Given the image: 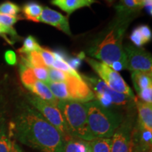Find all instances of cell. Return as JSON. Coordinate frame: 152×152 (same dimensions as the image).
<instances>
[{
	"instance_id": "25",
	"label": "cell",
	"mask_w": 152,
	"mask_h": 152,
	"mask_svg": "<svg viewBox=\"0 0 152 152\" xmlns=\"http://www.w3.org/2000/svg\"><path fill=\"white\" fill-rule=\"evenodd\" d=\"M52 68H54L55 69L57 70H59V71L66 72V73H70L77 77H81V75L77 73V71H76V70L73 69V68H71L66 62L54 60V61L52 64Z\"/></svg>"
},
{
	"instance_id": "29",
	"label": "cell",
	"mask_w": 152,
	"mask_h": 152,
	"mask_svg": "<svg viewBox=\"0 0 152 152\" xmlns=\"http://www.w3.org/2000/svg\"><path fill=\"white\" fill-rule=\"evenodd\" d=\"M18 20L16 16H11L9 15L0 13V25L4 27H13Z\"/></svg>"
},
{
	"instance_id": "9",
	"label": "cell",
	"mask_w": 152,
	"mask_h": 152,
	"mask_svg": "<svg viewBox=\"0 0 152 152\" xmlns=\"http://www.w3.org/2000/svg\"><path fill=\"white\" fill-rule=\"evenodd\" d=\"M81 77L90 87L91 90L94 93V95L98 93H104L108 94L113 99L114 106H126L131 101L133 100L132 98L127 95L121 94L113 90L109 87H108L102 80L97 77L89 75H81Z\"/></svg>"
},
{
	"instance_id": "18",
	"label": "cell",
	"mask_w": 152,
	"mask_h": 152,
	"mask_svg": "<svg viewBox=\"0 0 152 152\" xmlns=\"http://www.w3.org/2000/svg\"><path fill=\"white\" fill-rule=\"evenodd\" d=\"M43 7L35 1L26 3L23 7V12L26 19L34 22H39Z\"/></svg>"
},
{
	"instance_id": "10",
	"label": "cell",
	"mask_w": 152,
	"mask_h": 152,
	"mask_svg": "<svg viewBox=\"0 0 152 152\" xmlns=\"http://www.w3.org/2000/svg\"><path fill=\"white\" fill-rule=\"evenodd\" d=\"M111 152H131L133 147L132 132L127 124L121 125L111 137Z\"/></svg>"
},
{
	"instance_id": "7",
	"label": "cell",
	"mask_w": 152,
	"mask_h": 152,
	"mask_svg": "<svg viewBox=\"0 0 152 152\" xmlns=\"http://www.w3.org/2000/svg\"><path fill=\"white\" fill-rule=\"evenodd\" d=\"M28 99L33 107L61 134L64 140H67L72 136L61 112L56 106L37 96L32 95L29 96Z\"/></svg>"
},
{
	"instance_id": "35",
	"label": "cell",
	"mask_w": 152,
	"mask_h": 152,
	"mask_svg": "<svg viewBox=\"0 0 152 152\" xmlns=\"http://www.w3.org/2000/svg\"><path fill=\"white\" fill-rule=\"evenodd\" d=\"M131 152H142V151L141 149H140V147H139L137 144L134 143V142H133V147H132V151Z\"/></svg>"
},
{
	"instance_id": "22",
	"label": "cell",
	"mask_w": 152,
	"mask_h": 152,
	"mask_svg": "<svg viewBox=\"0 0 152 152\" xmlns=\"http://www.w3.org/2000/svg\"><path fill=\"white\" fill-rule=\"evenodd\" d=\"M41 48L42 47L38 44L35 38L33 36L30 35L25 39L23 45L21 48L18 49V52L20 55H24L34 51H39Z\"/></svg>"
},
{
	"instance_id": "23",
	"label": "cell",
	"mask_w": 152,
	"mask_h": 152,
	"mask_svg": "<svg viewBox=\"0 0 152 152\" xmlns=\"http://www.w3.org/2000/svg\"><path fill=\"white\" fill-rule=\"evenodd\" d=\"M20 11V7L16 4L11 1H5L0 4V13L3 14L9 15L11 16H16Z\"/></svg>"
},
{
	"instance_id": "38",
	"label": "cell",
	"mask_w": 152,
	"mask_h": 152,
	"mask_svg": "<svg viewBox=\"0 0 152 152\" xmlns=\"http://www.w3.org/2000/svg\"><path fill=\"white\" fill-rule=\"evenodd\" d=\"M11 152H18V151H11Z\"/></svg>"
},
{
	"instance_id": "17",
	"label": "cell",
	"mask_w": 152,
	"mask_h": 152,
	"mask_svg": "<svg viewBox=\"0 0 152 152\" xmlns=\"http://www.w3.org/2000/svg\"><path fill=\"white\" fill-rule=\"evenodd\" d=\"M115 8L121 18H127L128 15L138 11L142 7L136 0H120Z\"/></svg>"
},
{
	"instance_id": "33",
	"label": "cell",
	"mask_w": 152,
	"mask_h": 152,
	"mask_svg": "<svg viewBox=\"0 0 152 152\" xmlns=\"http://www.w3.org/2000/svg\"><path fill=\"white\" fill-rule=\"evenodd\" d=\"M5 34L7 35H11V37H16L17 34L16 33V30L13 27H4L0 25V35H4Z\"/></svg>"
},
{
	"instance_id": "8",
	"label": "cell",
	"mask_w": 152,
	"mask_h": 152,
	"mask_svg": "<svg viewBox=\"0 0 152 152\" xmlns=\"http://www.w3.org/2000/svg\"><path fill=\"white\" fill-rule=\"evenodd\" d=\"M125 57V69L152 73L151 55L143 48L127 45L123 47Z\"/></svg>"
},
{
	"instance_id": "27",
	"label": "cell",
	"mask_w": 152,
	"mask_h": 152,
	"mask_svg": "<svg viewBox=\"0 0 152 152\" xmlns=\"http://www.w3.org/2000/svg\"><path fill=\"white\" fill-rule=\"evenodd\" d=\"M42 57L44 62L47 68H52L53 63H54L55 58L54 55L52 54V52H51L49 49H44L42 47L40 50L39 51Z\"/></svg>"
},
{
	"instance_id": "5",
	"label": "cell",
	"mask_w": 152,
	"mask_h": 152,
	"mask_svg": "<svg viewBox=\"0 0 152 152\" xmlns=\"http://www.w3.org/2000/svg\"><path fill=\"white\" fill-rule=\"evenodd\" d=\"M58 100H71L87 103L94 100V95L90 87L81 77L66 73L63 82H52L49 80L45 83Z\"/></svg>"
},
{
	"instance_id": "6",
	"label": "cell",
	"mask_w": 152,
	"mask_h": 152,
	"mask_svg": "<svg viewBox=\"0 0 152 152\" xmlns=\"http://www.w3.org/2000/svg\"><path fill=\"white\" fill-rule=\"evenodd\" d=\"M86 61L108 87L115 92L127 95L132 99L136 100L131 88L117 71H115L104 63L98 61L94 58H86Z\"/></svg>"
},
{
	"instance_id": "16",
	"label": "cell",
	"mask_w": 152,
	"mask_h": 152,
	"mask_svg": "<svg viewBox=\"0 0 152 152\" xmlns=\"http://www.w3.org/2000/svg\"><path fill=\"white\" fill-rule=\"evenodd\" d=\"M131 76L134 87L137 93L152 86L151 73L142 71H133Z\"/></svg>"
},
{
	"instance_id": "26",
	"label": "cell",
	"mask_w": 152,
	"mask_h": 152,
	"mask_svg": "<svg viewBox=\"0 0 152 152\" xmlns=\"http://www.w3.org/2000/svg\"><path fill=\"white\" fill-rule=\"evenodd\" d=\"M130 39L132 42L133 44L135 45L136 47H142V45H145L147 43V40L145 39V38L144 37V36L142 35V33H140V30L138 29V27L134 28L133 30L130 35Z\"/></svg>"
},
{
	"instance_id": "31",
	"label": "cell",
	"mask_w": 152,
	"mask_h": 152,
	"mask_svg": "<svg viewBox=\"0 0 152 152\" xmlns=\"http://www.w3.org/2000/svg\"><path fill=\"white\" fill-rule=\"evenodd\" d=\"M85 58V54L84 53H80V54H77V57L75 58H71L67 59L66 63L71 66V68H73V69H75L77 71V68L81 65L82 64V60Z\"/></svg>"
},
{
	"instance_id": "30",
	"label": "cell",
	"mask_w": 152,
	"mask_h": 152,
	"mask_svg": "<svg viewBox=\"0 0 152 152\" xmlns=\"http://www.w3.org/2000/svg\"><path fill=\"white\" fill-rule=\"evenodd\" d=\"M137 94L139 97L141 99L142 102L152 104V86L144 89Z\"/></svg>"
},
{
	"instance_id": "32",
	"label": "cell",
	"mask_w": 152,
	"mask_h": 152,
	"mask_svg": "<svg viewBox=\"0 0 152 152\" xmlns=\"http://www.w3.org/2000/svg\"><path fill=\"white\" fill-rule=\"evenodd\" d=\"M138 29L140 30V33H142V35L144 36V37L145 38V39L147 40V42H149V41H151V32L149 26H140L138 27Z\"/></svg>"
},
{
	"instance_id": "20",
	"label": "cell",
	"mask_w": 152,
	"mask_h": 152,
	"mask_svg": "<svg viewBox=\"0 0 152 152\" xmlns=\"http://www.w3.org/2000/svg\"><path fill=\"white\" fill-rule=\"evenodd\" d=\"M111 138H96L89 141L91 152H111Z\"/></svg>"
},
{
	"instance_id": "2",
	"label": "cell",
	"mask_w": 152,
	"mask_h": 152,
	"mask_svg": "<svg viewBox=\"0 0 152 152\" xmlns=\"http://www.w3.org/2000/svg\"><path fill=\"white\" fill-rule=\"evenodd\" d=\"M128 18H121L109 31L96 39L88 50L90 56L102 61L115 71L125 69L123 39L128 27Z\"/></svg>"
},
{
	"instance_id": "36",
	"label": "cell",
	"mask_w": 152,
	"mask_h": 152,
	"mask_svg": "<svg viewBox=\"0 0 152 152\" xmlns=\"http://www.w3.org/2000/svg\"><path fill=\"white\" fill-rule=\"evenodd\" d=\"M137 1V3L141 6L142 7H143V4H144V1H145V0H136Z\"/></svg>"
},
{
	"instance_id": "15",
	"label": "cell",
	"mask_w": 152,
	"mask_h": 152,
	"mask_svg": "<svg viewBox=\"0 0 152 152\" xmlns=\"http://www.w3.org/2000/svg\"><path fill=\"white\" fill-rule=\"evenodd\" d=\"M64 152H91L90 143L86 140L70 137L64 140Z\"/></svg>"
},
{
	"instance_id": "3",
	"label": "cell",
	"mask_w": 152,
	"mask_h": 152,
	"mask_svg": "<svg viewBox=\"0 0 152 152\" xmlns=\"http://www.w3.org/2000/svg\"><path fill=\"white\" fill-rule=\"evenodd\" d=\"M85 104L89 128L94 139L111 138L121 125V115L104 107L96 100H92Z\"/></svg>"
},
{
	"instance_id": "12",
	"label": "cell",
	"mask_w": 152,
	"mask_h": 152,
	"mask_svg": "<svg viewBox=\"0 0 152 152\" xmlns=\"http://www.w3.org/2000/svg\"><path fill=\"white\" fill-rule=\"evenodd\" d=\"M51 3L62 11L71 15L74 11L83 7H90L94 3H98L96 0H52Z\"/></svg>"
},
{
	"instance_id": "11",
	"label": "cell",
	"mask_w": 152,
	"mask_h": 152,
	"mask_svg": "<svg viewBox=\"0 0 152 152\" xmlns=\"http://www.w3.org/2000/svg\"><path fill=\"white\" fill-rule=\"evenodd\" d=\"M39 22L49 24L56 28L57 29L61 30L68 35H71L68 17L63 16L60 13L48 7L43 8L42 12L39 17Z\"/></svg>"
},
{
	"instance_id": "19",
	"label": "cell",
	"mask_w": 152,
	"mask_h": 152,
	"mask_svg": "<svg viewBox=\"0 0 152 152\" xmlns=\"http://www.w3.org/2000/svg\"><path fill=\"white\" fill-rule=\"evenodd\" d=\"M138 142L134 143L140 147L142 152H151L152 144V131L140 128L138 132Z\"/></svg>"
},
{
	"instance_id": "37",
	"label": "cell",
	"mask_w": 152,
	"mask_h": 152,
	"mask_svg": "<svg viewBox=\"0 0 152 152\" xmlns=\"http://www.w3.org/2000/svg\"><path fill=\"white\" fill-rule=\"evenodd\" d=\"M106 1H107L108 2H109V3H112V1H113V0H106Z\"/></svg>"
},
{
	"instance_id": "14",
	"label": "cell",
	"mask_w": 152,
	"mask_h": 152,
	"mask_svg": "<svg viewBox=\"0 0 152 152\" xmlns=\"http://www.w3.org/2000/svg\"><path fill=\"white\" fill-rule=\"evenodd\" d=\"M27 89L31 92H33L35 96L46 101L52 105L56 106L57 104H58V99L55 97L54 95L52 94L49 87H47V85L42 82L37 80Z\"/></svg>"
},
{
	"instance_id": "1",
	"label": "cell",
	"mask_w": 152,
	"mask_h": 152,
	"mask_svg": "<svg viewBox=\"0 0 152 152\" xmlns=\"http://www.w3.org/2000/svg\"><path fill=\"white\" fill-rule=\"evenodd\" d=\"M19 142L43 152H64L61 134L37 111L26 107L17 117L14 128Z\"/></svg>"
},
{
	"instance_id": "21",
	"label": "cell",
	"mask_w": 152,
	"mask_h": 152,
	"mask_svg": "<svg viewBox=\"0 0 152 152\" xmlns=\"http://www.w3.org/2000/svg\"><path fill=\"white\" fill-rule=\"evenodd\" d=\"M20 75L23 84L26 88L29 87L37 80L33 73L32 67L23 64H20Z\"/></svg>"
},
{
	"instance_id": "13",
	"label": "cell",
	"mask_w": 152,
	"mask_h": 152,
	"mask_svg": "<svg viewBox=\"0 0 152 152\" xmlns=\"http://www.w3.org/2000/svg\"><path fill=\"white\" fill-rule=\"evenodd\" d=\"M138 110L140 128L152 131V104L135 100Z\"/></svg>"
},
{
	"instance_id": "34",
	"label": "cell",
	"mask_w": 152,
	"mask_h": 152,
	"mask_svg": "<svg viewBox=\"0 0 152 152\" xmlns=\"http://www.w3.org/2000/svg\"><path fill=\"white\" fill-rule=\"evenodd\" d=\"M5 60L9 65H14L16 63V54L13 51H7L5 53Z\"/></svg>"
},
{
	"instance_id": "28",
	"label": "cell",
	"mask_w": 152,
	"mask_h": 152,
	"mask_svg": "<svg viewBox=\"0 0 152 152\" xmlns=\"http://www.w3.org/2000/svg\"><path fill=\"white\" fill-rule=\"evenodd\" d=\"M33 68V73L35 74L36 78L38 80L42 82L45 83L49 80V73H48V68H35L32 67Z\"/></svg>"
},
{
	"instance_id": "24",
	"label": "cell",
	"mask_w": 152,
	"mask_h": 152,
	"mask_svg": "<svg viewBox=\"0 0 152 152\" xmlns=\"http://www.w3.org/2000/svg\"><path fill=\"white\" fill-rule=\"evenodd\" d=\"M12 145L4 128H0V152H11Z\"/></svg>"
},
{
	"instance_id": "4",
	"label": "cell",
	"mask_w": 152,
	"mask_h": 152,
	"mask_svg": "<svg viewBox=\"0 0 152 152\" xmlns=\"http://www.w3.org/2000/svg\"><path fill=\"white\" fill-rule=\"evenodd\" d=\"M56 107L61 112L73 137L91 141L94 139L89 128L85 103L71 100H58Z\"/></svg>"
}]
</instances>
